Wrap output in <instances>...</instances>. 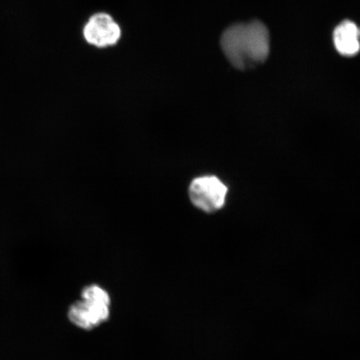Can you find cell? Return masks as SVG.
Wrapping results in <instances>:
<instances>
[{"instance_id": "cell-3", "label": "cell", "mask_w": 360, "mask_h": 360, "mask_svg": "<svg viewBox=\"0 0 360 360\" xmlns=\"http://www.w3.org/2000/svg\"><path fill=\"white\" fill-rule=\"evenodd\" d=\"M84 36L89 44L98 48H105L119 41L121 30L110 15L100 13L90 18L84 26Z\"/></svg>"}, {"instance_id": "cell-5", "label": "cell", "mask_w": 360, "mask_h": 360, "mask_svg": "<svg viewBox=\"0 0 360 360\" xmlns=\"http://www.w3.org/2000/svg\"><path fill=\"white\" fill-rule=\"evenodd\" d=\"M68 318L73 325L84 330H92L94 328H96L88 305L82 300L76 301L70 306L68 310Z\"/></svg>"}, {"instance_id": "cell-2", "label": "cell", "mask_w": 360, "mask_h": 360, "mask_svg": "<svg viewBox=\"0 0 360 360\" xmlns=\"http://www.w3.org/2000/svg\"><path fill=\"white\" fill-rule=\"evenodd\" d=\"M228 187L214 175H205L192 180L188 196L196 208L205 213L221 210L226 202Z\"/></svg>"}, {"instance_id": "cell-1", "label": "cell", "mask_w": 360, "mask_h": 360, "mask_svg": "<svg viewBox=\"0 0 360 360\" xmlns=\"http://www.w3.org/2000/svg\"><path fill=\"white\" fill-rule=\"evenodd\" d=\"M221 47L233 66L251 69L262 64L269 56V31L259 21L232 25L222 35Z\"/></svg>"}, {"instance_id": "cell-4", "label": "cell", "mask_w": 360, "mask_h": 360, "mask_svg": "<svg viewBox=\"0 0 360 360\" xmlns=\"http://www.w3.org/2000/svg\"><path fill=\"white\" fill-rule=\"evenodd\" d=\"M334 43L337 51L342 56H354L360 51V30L354 22L345 20L334 32Z\"/></svg>"}, {"instance_id": "cell-6", "label": "cell", "mask_w": 360, "mask_h": 360, "mask_svg": "<svg viewBox=\"0 0 360 360\" xmlns=\"http://www.w3.org/2000/svg\"><path fill=\"white\" fill-rule=\"evenodd\" d=\"M81 300L89 303L110 305L111 298L109 292L97 285H90L84 288L81 292Z\"/></svg>"}]
</instances>
